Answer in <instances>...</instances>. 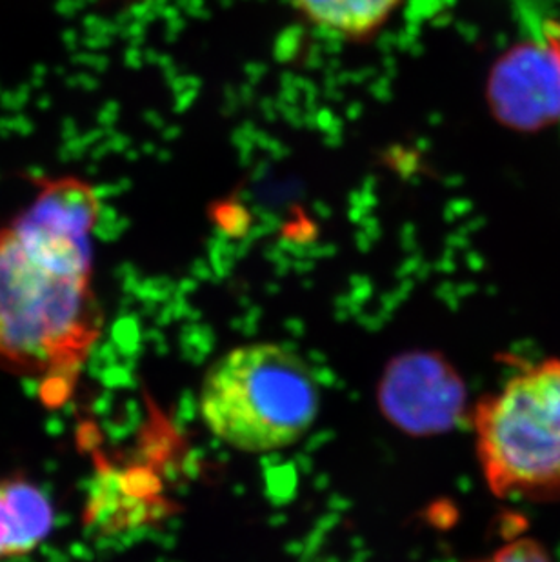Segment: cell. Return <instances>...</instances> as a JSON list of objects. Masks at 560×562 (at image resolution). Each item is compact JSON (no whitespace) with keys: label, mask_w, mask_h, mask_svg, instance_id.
<instances>
[{"label":"cell","mask_w":560,"mask_h":562,"mask_svg":"<svg viewBox=\"0 0 560 562\" xmlns=\"http://www.w3.org/2000/svg\"><path fill=\"white\" fill-rule=\"evenodd\" d=\"M313 26L335 37L360 41L379 32L404 0H293Z\"/></svg>","instance_id":"8"},{"label":"cell","mask_w":560,"mask_h":562,"mask_svg":"<svg viewBox=\"0 0 560 562\" xmlns=\"http://www.w3.org/2000/svg\"><path fill=\"white\" fill-rule=\"evenodd\" d=\"M471 562H551L542 544L529 537H520L506 542L486 558Z\"/></svg>","instance_id":"9"},{"label":"cell","mask_w":560,"mask_h":562,"mask_svg":"<svg viewBox=\"0 0 560 562\" xmlns=\"http://www.w3.org/2000/svg\"><path fill=\"white\" fill-rule=\"evenodd\" d=\"M165 512L163 484L148 468L97 462L82 512L85 526L90 530L115 536L163 519Z\"/></svg>","instance_id":"6"},{"label":"cell","mask_w":560,"mask_h":562,"mask_svg":"<svg viewBox=\"0 0 560 562\" xmlns=\"http://www.w3.org/2000/svg\"><path fill=\"white\" fill-rule=\"evenodd\" d=\"M382 408L401 430L415 436L448 431L466 409V386L437 353H413L393 364L382 382Z\"/></svg>","instance_id":"4"},{"label":"cell","mask_w":560,"mask_h":562,"mask_svg":"<svg viewBox=\"0 0 560 562\" xmlns=\"http://www.w3.org/2000/svg\"><path fill=\"white\" fill-rule=\"evenodd\" d=\"M542 35H545V43L548 44V46H550L553 52H556V55L560 60V22H546L545 30H542Z\"/></svg>","instance_id":"10"},{"label":"cell","mask_w":560,"mask_h":562,"mask_svg":"<svg viewBox=\"0 0 560 562\" xmlns=\"http://www.w3.org/2000/svg\"><path fill=\"white\" fill-rule=\"evenodd\" d=\"M321 386L304 357L282 345L238 346L213 362L199 409L208 430L233 450L268 453L306 436L317 420Z\"/></svg>","instance_id":"2"},{"label":"cell","mask_w":560,"mask_h":562,"mask_svg":"<svg viewBox=\"0 0 560 562\" xmlns=\"http://www.w3.org/2000/svg\"><path fill=\"white\" fill-rule=\"evenodd\" d=\"M477 456L501 499L560 497V359L513 375L473 409Z\"/></svg>","instance_id":"3"},{"label":"cell","mask_w":560,"mask_h":562,"mask_svg":"<svg viewBox=\"0 0 560 562\" xmlns=\"http://www.w3.org/2000/svg\"><path fill=\"white\" fill-rule=\"evenodd\" d=\"M54 506L26 477H0V559L26 558L54 530Z\"/></svg>","instance_id":"7"},{"label":"cell","mask_w":560,"mask_h":562,"mask_svg":"<svg viewBox=\"0 0 560 562\" xmlns=\"http://www.w3.org/2000/svg\"><path fill=\"white\" fill-rule=\"evenodd\" d=\"M488 106L503 126L535 132L560 121V60L545 43L513 46L488 77Z\"/></svg>","instance_id":"5"},{"label":"cell","mask_w":560,"mask_h":562,"mask_svg":"<svg viewBox=\"0 0 560 562\" xmlns=\"http://www.w3.org/2000/svg\"><path fill=\"white\" fill-rule=\"evenodd\" d=\"M91 237L22 213L0 228V372L35 382L49 408L74 395L101 339Z\"/></svg>","instance_id":"1"}]
</instances>
